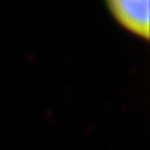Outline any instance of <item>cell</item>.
I'll return each mask as SVG.
<instances>
[{"label": "cell", "mask_w": 150, "mask_h": 150, "mask_svg": "<svg viewBox=\"0 0 150 150\" xmlns=\"http://www.w3.org/2000/svg\"><path fill=\"white\" fill-rule=\"evenodd\" d=\"M114 20L125 31L145 42L149 40V0H104Z\"/></svg>", "instance_id": "obj_1"}]
</instances>
